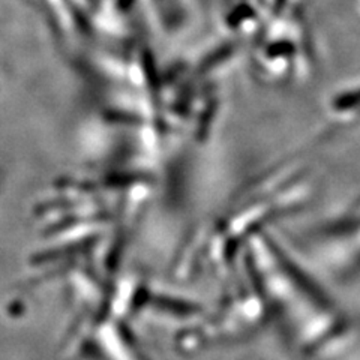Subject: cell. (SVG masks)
Returning a JSON list of instances; mask_svg holds the SVG:
<instances>
[{
  "instance_id": "cell-1",
  "label": "cell",
  "mask_w": 360,
  "mask_h": 360,
  "mask_svg": "<svg viewBox=\"0 0 360 360\" xmlns=\"http://www.w3.org/2000/svg\"><path fill=\"white\" fill-rule=\"evenodd\" d=\"M302 240V263L328 276L350 275L360 269V200L328 229Z\"/></svg>"
}]
</instances>
